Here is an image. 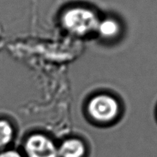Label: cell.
I'll return each instance as SVG.
<instances>
[{
  "label": "cell",
  "instance_id": "cell-1",
  "mask_svg": "<svg viewBox=\"0 0 157 157\" xmlns=\"http://www.w3.org/2000/svg\"><path fill=\"white\" fill-rule=\"evenodd\" d=\"M99 21V19L93 11L83 7L67 9L62 16L63 27L76 35H86L95 32Z\"/></svg>",
  "mask_w": 157,
  "mask_h": 157
},
{
  "label": "cell",
  "instance_id": "cell-2",
  "mask_svg": "<svg viewBox=\"0 0 157 157\" xmlns=\"http://www.w3.org/2000/svg\"><path fill=\"white\" fill-rule=\"evenodd\" d=\"M87 109L89 116L100 123L110 122L119 113V104L117 100L105 94L93 97L88 104Z\"/></svg>",
  "mask_w": 157,
  "mask_h": 157
},
{
  "label": "cell",
  "instance_id": "cell-3",
  "mask_svg": "<svg viewBox=\"0 0 157 157\" xmlns=\"http://www.w3.org/2000/svg\"><path fill=\"white\" fill-rule=\"evenodd\" d=\"M25 157H58V147L48 136L34 134L24 145Z\"/></svg>",
  "mask_w": 157,
  "mask_h": 157
},
{
  "label": "cell",
  "instance_id": "cell-4",
  "mask_svg": "<svg viewBox=\"0 0 157 157\" xmlns=\"http://www.w3.org/2000/svg\"><path fill=\"white\" fill-rule=\"evenodd\" d=\"M86 154L85 144L75 138L66 140L58 147V157H85Z\"/></svg>",
  "mask_w": 157,
  "mask_h": 157
},
{
  "label": "cell",
  "instance_id": "cell-5",
  "mask_svg": "<svg viewBox=\"0 0 157 157\" xmlns=\"http://www.w3.org/2000/svg\"><path fill=\"white\" fill-rule=\"evenodd\" d=\"M95 32L104 39H112L119 34L120 25L113 18H106L99 21Z\"/></svg>",
  "mask_w": 157,
  "mask_h": 157
},
{
  "label": "cell",
  "instance_id": "cell-6",
  "mask_svg": "<svg viewBox=\"0 0 157 157\" xmlns=\"http://www.w3.org/2000/svg\"><path fill=\"white\" fill-rule=\"evenodd\" d=\"M14 130L6 120H0V150L6 148L13 139Z\"/></svg>",
  "mask_w": 157,
  "mask_h": 157
},
{
  "label": "cell",
  "instance_id": "cell-7",
  "mask_svg": "<svg viewBox=\"0 0 157 157\" xmlns=\"http://www.w3.org/2000/svg\"><path fill=\"white\" fill-rule=\"evenodd\" d=\"M0 157H25L24 155L15 150H3L0 152Z\"/></svg>",
  "mask_w": 157,
  "mask_h": 157
}]
</instances>
